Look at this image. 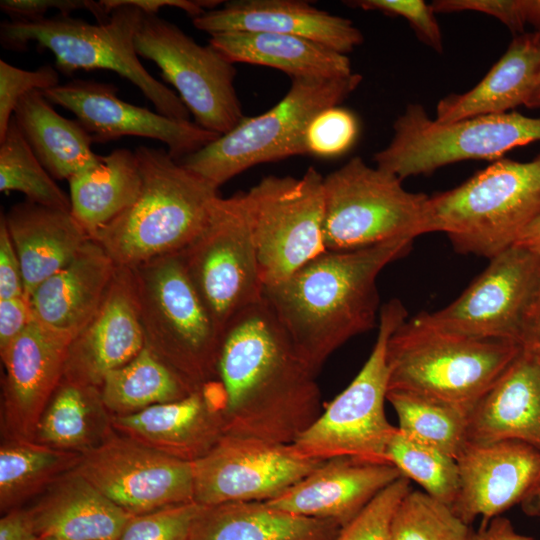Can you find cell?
I'll return each instance as SVG.
<instances>
[{
	"label": "cell",
	"mask_w": 540,
	"mask_h": 540,
	"mask_svg": "<svg viewBox=\"0 0 540 540\" xmlns=\"http://www.w3.org/2000/svg\"><path fill=\"white\" fill-rule=\"evenodd\" d=\"M322 463L301 455L293 444L224 434L205 456L192 462L194 501L200 505L267 502Z\"/></svg>",
	"instance_id": "e0dca14e"
},
{
	"label": "cell",
	"mask_w": 540,
	"mask_h": 540,
	"mask_svg": "<svg viewBox=\"0 0 540 540\" xmlns=\"http://www.w3.org/2000/svg\"><path fill=\"white\" fill-rule=\"evenodd\" d=\"M316 374L264 299L226 328L217 363L225 434L293 444L321 415Z\"/></svg>",
	"instance_id": "6da1fadb"
},
{
	"label": "cell",
	"mask_w": 540,
	"mask_h": 540,
	"mask_svg": "<svg viewBox=\"0 0 540 540\" xmlns=\"http://www.w3.org/2000/svg\"><path fill=\"white\" fill-rule=\"evenodd\" d=\"M431 7L434 13L482 12L499 19L519 34L524 33L528 23L527 0H436Z\"/></svg>",
	"instance_id": "bcb514c9"
},
{
	"label": "cell",
	"mask_w": 540,
	"mask_h": 540,
	"mask_svg": "<svg viewBox=\"0 0 540 540\" xmlns=\"http://www.w3.org/2000/svg\"><path fill=\"white\" fill-rule=\"evenodd\" d=\"M101 3L109 16L98 24L60 13L30 21H4L0 25L1 45L21 51L34 42L50 50L57 69L67 75L78 70H112L136 85L158 113L189 120L190 112L179 96L155 79L139 59L135 37L144 12L126 0Z\"/></svg>",
	"instance_id": "277c9868"
},
{
	"label": "cell",
	"mask_w": 540,
	"mask_h": 540,
	"mask_svg": "<svg viewBox=\"0 0 540 540\" xmlns=\"http://www.w3.org/2000/svg\"><path fill=\"white\" fill-rule=\"evenodd\" d=\"M142 184L135 202L92 239L117 267L134 268L179 253L204 228L217 188L174 160L167 150H134Z\"/></svg>",
	"instance_id": "3957f363"
},
{
	"label": "cell",
	"mask_w": 540,
	"mask_h": 540,
	"mask_svg": "<svg viewBox=\"0 0 540 540\" xmlns=\"http://www.w3.org/2000/svg\"><path fill=\"white\" fill-rule=\"evenodd\" d=\"M135 46L138 56L160 68L200 127L223 135L245 118L234 64L210 44L200 45L175 24L144 13Z\"/></svg>",
	"instance_id": "9a60e30c"
},
{
	"label": "cell",
	"mask_w": 540,
	"mask_h": 540,
	"mask_svg": "<svg viewBox=\"0 0 540 540\" xmlns=\"http://www.w3.org/2000/svg\"><path fill=\"white\" fill-rule=\"evenodd\" d=\"M179 253L222 336L240 313L263 300L264 285L244 192L219 196L204 228Z\"/></svg>",
	"instance_id": "7c38bea8"
},
{
	"label": "cell",
	"mask_w": 540,
	"mask_h": 540,
	"mask_svg": "<svg viewBox=\"0 0 540 540\" xmlns=\"http://www.w3.org/2000/svg\"><path fill=\"white\" fill-rule=\"evenodd\" d=\"M20 296H25L21 264L2 213L0 218V300Z\"/></svg>",
	"instance_id": "c3c4849f"
},
{
	"label": "cell",
	"mask_w": 540,
	"mask_h": 540,
	"mask_svg": "<svg viewBox=\"0 0 540 540\" xmlns=\"http://www.w3.org/2000/svg\"><path fill=\"white\" fill-rule=\"evenodd\" d=\"M127 3L139 8L147 15H157L163 7H176L185 11L192 19L202 15L207 10L215 9L220 1L207 0H126Z\"/></svg>",
	"instance_id": "816d5d0a"
},
{
	"label": "cell",
	"mask_w": 540,
	"mask_h": 540,
	"mask_svg": "<svg viewBox=\"0 0 540 540\" xmlns=\"http://www.w3.org/2000/svg\"><path fill=\"white\" fill-rule=\"evenodd\" d=\"M528 23L535 25L540 32V0H527Z\"/></svg>",
	"instance_id": "6f0895ef"
},
{
	"label": "cell",
	"mask_w": 540,
	"mask_h": 540,
	"mask_svg": "<svg viewBox=\"0 0 540 540\" xmlns=\"http://www.w3.org/2000/svg\"><path fill=\"white\" fill-rule=\"evenodd\" d=\"M466 540H533L532 537L518 533L511 521L506 517L497 516L486 524H481L478 530H470Z\"/></svg>",
	"instance_id": "f5cc1de1"
},
{
	"label": "cell",
	"mask_w": 540,
	"mask_h": 540,
	"mask_svg": "<svg viewBox=\"0 0 540 540\" xmlns=\"http://www.w3.org/2000/svg\"><path fill=\"white\" fill-rule=\"evenodd\" d=\"M194 390L147 345L127 364L110 371L100 386L112 416L186 398Z\"/></svg>",
	"instance_id": "e575fe53"
},
{
	"label": "cell",
	"mask_w": 540,
	"mask_h": 540,
	"mask_svg": "<svg viewBox=\"0 0 540 540\" xmlns=\"http://www.w3.org/2000/svg\"><path fill=\"white\" fill-rule=\"evenodd\" d=\"M32 319L30 302L25 296L0 300V353L25 330Z\"/></svg>",
	"instance_id": "681fc988"
},
{
	"label": "cell",
	"mask_w": 540,
	"mask_h": 540,
	"mask_svg": "<svg viewBox=\"0 0 540 540\" xmlns=\"http://www.w3.org/2000/svg\"><path fill=\"white\" fill-rule=\"evenodd\" d=\"M411 489L410 480L401 476L342 527L333 540H389L395 509Z\"/></svg>",
	"instance_id": "b9f144b4"
},
{
	"label": "cell",
	"mask_w": 540,
	"mask_h": 540,
	"mask_svg": "<svg viewBox=\"0 0 540 540\" xmlns=\"http://www.w3.org/2000/svg\"><path fill=\"white\" fill-rule=\"evenodd\" d=\"M428 198L359 157L323 177V237L328 251L367 248L426 234Z\"/></svg>",
	"instance_id": "9c48e42d"
},
{
	"label": "cell",
	"mask_w": 540,
	"mask_h": 540,
	"mask_svg": "<svg viewBox=\"0 0 540 540\" xmlns=\"http://www.w3.org/2000/svg\"><path fill=\"white\" fill-rule=\"evenodd\" d=\"M470 530L450 506L411 489L395 509L389 540H466Z\"/></svg>",
	"instance_id": "ab89813d"
},
{
	"label": "cell",
	"mask_w": 540,
	"mask_h": 540,
	"mask_svg": "<svg viewBox=\"0 0 540 540\" xmlns=\"http://www.w3.org/2000/svg\"><path fill=\"white\" fill-rule=\"evenodd\" d=\"M520 504L526 515L540 517V472Z\"/></svg>",
	"instance_id": "9f6ffc18"
},
{
	"label": "cell",
	"mask_w": 540,
	"mask_h": 540,
	"mask_svg": "<svg viewBox=\"0 0 540 540\" xmlns=\"http://www.w3.org/2000/svg\"><path fill=\"white\" fill-rule=\"evenodd\" d=\"M413 241L327 250L288 278L264 286L265 303L313 373L345 342L376 325L378 275L407 255Z\"/></svg>",
	"instance_id": "7a4b0ae2"
},
{
	"label": "cell",
	"mask_w": 540,
	"mask_h": 540,
	"mask_svg": "<svg viewBox=\"0 0 540 540\" xmlns=\"http://www.w3.org/2000/svg\"><path fill=\"white\" fill-rule=\"evenodd\" d=\"M387 401L398 418V429L407 437L435 448L454 459L468 444V412L420 394L388 390Z\"/></svg>",
	"instance_id": "8d00e7d4"
},
{
	"label": "cell",
	"mask_w": 540,
	"mask_h": 540,
	"mask_svg": "<svg viewBox=\"0 0 540 540\" xmlns=\"http://www.w3.org/2000/svg\"><path fill=\"white\" fill-rule=\"evenodd\" d=\"M201 505L190 502L133 515L118 540H189L192 522Z\"/></svg>",
	"instance_id": "7bdbcfd3"
},
{
	"label": "cell",
	"mask_w": 540,
	"mask_h": 540,
	"mask_svg": "<svg viewBox=\"0 0 540 540\" xmlns=\"http://www.w3.org/2000/svg\"><path fill=\"white\" fill-rule=\"evenodd\" d=\"M210 35L228 31L294 35L319 42L339 53L352 52L363 34L350 19L296 0H235L192 19Z\"/></svg>",
	"instance_id": "cb8c5ba5"
},
{
	"label": "cell",
	"mask_w": 540,
	"mask_h": 540,
	"mask_svg": "<svg viewBox=\"0 0 540 540\" xmlns=\"http://www.w3.org/2000/svg\"><path fill=\"white\" fill-rule=\"evenodd\" d=\"M31 514L19 507L5 512L0 519V540H38Z\"/></svg>",
	"instance_id": "f907efd6"
},
{
	"label": "cell",
	"mask_w": 540,
	"mask_h": 540,
	"mask_svg": "<svg viewBox=\"0 0 540 540\" xmlns=\"http://www.w3.org/2000/svg\"><path fill=\"white\" fill-rule=\"evenodd\" d=\"M0 191H18L29 202L71 212L70 197L37 158L13 117L0 139Z\"/></svg>",
	"instance_id": "74e56055"
},
{
	"label": "cell",
	"mask_w": 540,
	"mask_h": 540,
	"mask_svg": "<svg viewBox=\"0 0 540 540\" xmlns=\"http://www.w3.org/2000/svg\"><path fill=\"white\" fill-rule=\"evenodd\" d=\"M402 474L392 464L350 456L323 461L270 505L298 515L350 523L381 491Z\"/></svg>",
	"instance_id": "7402d4cb"
},
{
	"label": "cell",
	"mask_w": 540,
	"mask_h": 540,
	"mask_svg": "<svg viewBox=\"0 0 540 540\" xmlns=\"http://www.w3.org/2000/svg\"><path fill=\"white\" fill-rule=\"evenodd\" d=\"M522 348L540 356V293L521 344Z\"/></svg>",
	"instance_id": "db71d44e"
},
{
	"label": "cell",
	"mask_w": 540,
	"mask_h": 540,
	"mask_svg": "<svg viewBox=\"0 0 540 540\" xmlns=\"http://www.w3.org/2000/svg\"><path fill=\"white\" fill-rule=\"evenodd\" d=\"M446 307L414 316L434 329L522 344L540 293V256L512 245Z\"/></svg>",
	"instance_id": "5bb4252c"
},
{
	"label": "cell",
	"mask_w": 540,
	"mask_h": 540,
	"mask_svg": "<svg viewBox=\"0 0 540 540\" xmlns=\"http://www.w3.org/2000/svg\"><path fill=\"white\" fill-rule=\"evenodd\" d=\"M468 443L505 440L540 451V356L522 348L468 415Z\"/></svg>",
	"instance_id": "d4e9b609"
},
{
	"label": "cell",
	"mask_w": 540,
	"mask_h": 540,
	"mask_svg": "<svg viewBox=\"0 0 540 540\" xmlns=\"http://www.w3.org/2000/svg\"><path fill=\"white\" fill-rule=\"evenodd\" d=\"M525 106L528 108H540V73Z\"/></svg>",
	"instance_id": "680465c9"
},
{
	"label": "cell",
	"mask_w": 540,
	"mask_h": 540,
	"mask_svg": "<svg viewBox=\"0 0 540 540\" xmlns=\"http://www.w3.org/2000/svg\"><path fill=\"white\" fill-rule=\"evenodd\" d=\"M42 92L50 103L71 111L96 142L122 136L151 138L166 144L169 155L181 161L221 136L190 120L125 102L110 83L75 79Z\"/></svg>",
	"instance_id": "ac0fdd59"
},
{
	"label": "cell",
	"mask_w": 540,
	"mask_h": 540,
	"mask_svg": "<svg viewBox=\"0 0 540 540\" xmlns=\"http://www.w3.org/2000/svg\"><path fill=\"white\" fill-rule=\"evenodd\" d=\"M514 245L523 247L540 256V216L522 231Z\"/></svg>",
	"instance_id": "11a10c76"
},
{
	"label": "cell",
	"mask_w": 540,
	"mask_h": 540,
	"mask_svg": "<svg viewBox=\"0 0 540 540\" xmlns=\"http://www.w3.org/2000/svg\"><path fill=\"white\" fill-rule=\"evenodd\" d=\"M1 10L11 17V20L30 21L44 18L45 13L50 9H57L60 14L70 15L79 9L89 10L99 23L106 21L108 15L105 13L101 1L88 0H1Z\"/></svg>",
	"instance_id": "7dc6e473"
},
{
	"label": "cell",
	"mask_w": 540,
	"mask_h": 540,
	"mask_svg": "<svg viewBox=\"0 0 540 540\" xmlns=\"http://www.w3.org/2000/svg\"><path fill=\"white\" fill-rule=\"evenodd\" d=\"M130 269L145 345L194 390L216 381L223 336L180 253Z\"/></svg>",
	"instance_id": "52a82bcc"
},
{
	"label": "cell",
	"mask_w": 540,
	"mask_h": 540,
	"mask_svg": "<svg viewBox=\"0 0 540 540\" xmlns=\"http://www.w3.org/2000/svg\"><path fill=\"white\" fill-rule=\"evenodd\" d=\"M209 43L230 62L278 69L291 79H333L351 75V62L311 39L269 32L228 31L210 35Z\"/></svg>",
	"instance_id": "4dcf8cb0"
},
{
	"label": "cell",
	"mask_w": 540,
	"mask_h": 540,
	"mask_svg": "<svg viewBox=\"0 0 540 540\" xmlns=\"http://www.w3.org/2000/svg\"><path fill=\"white\" fill-rule=\"evenodd\" d=\"M38 540H56V539L49 538V537H40Z\"/></svg>",
	"instance_id": "91938a15"
},
{
	"label": "cell",
	"mask_w": 540,
	"mask_h": 540,
	"mask_svg": "<svg viewBox=\"0 0 540 540\" xmlns=\"http://www.w3.org/2000/svg\"><path fill=\"white\" fill-rule=\"evenodd\" d=\"M59 85V73L50 65L36 70L15 67L0 60V139L9 127L19 100L31 91H46Z\"/></svg>",
	"instance_id": "ee69618b"
},
{
	"label": "cell",
	"mask_w": 540,
	"mask_h": 540,
	"mask_svg": "<svg viewBox=\"0 0 540 540\" xmlns=\"http://www.w3.org/2000/svg\"><path fill=\"white\" fill-rule=\"evenodd\" d=\"M260 275L276 284L327 251L323 237V176H267L244 193Z\"/></svg>",
	"instance_id": "4fadbf2b"
},
{
	"label": "cell",
	"mask_w": 540,
	"mask_h": 540,
	"mask_svg": "<svg viewBox=\"0 0 540 540\" xmlns=\"http://www.w3.org/2000/svg\"><path fill=\"white\" fill-rule=\"evenodd\" d=\"M333 521L306 517L264 501L201 505L189 540H333Z\"/></svg>",
	"instance_id": "f546056e"
},
{
	"label": "cell",
	"mask_w": 540,
	"mask_h": 540,
	"mask_svg": "<svg viewBox=\"0 0 540 540\" xmlns=\"http://www.w3.org/2000/svg\"><path fill=\"white\" fill-rule=\"evenodd\" d=\"M540 73V32L518 34L504 55L471 90L451 94L436 107L440 123L506 113L525 105Z\"/></svg>",
	"instance_id": "f1b7e54d"
},
{
	"label": "cell",
	"mask_w": 540,
	"mask_h": 540,
	"mask_svg": "<svg viewBox=\"0 0 540 540\" xmlns=\"http://www.w3.org/2000/svg\"><path fill=\"white\" fill-rule=\"evenodd\" d=\"M39 537L118 540L133 516L74 469L51 484L28 508Z\"/></svg>",
	"instance_id": "4316f807"
},
{
	"label": "cell",
	"mask_w": 540,
	"mask_h": 540,
	"mask_svg": "<svg viewBox=\"0 0 540 540\" xmlns=\"http://www.w3.org/2000/svg\"><path fill=\"white\" fill-rule=\"evenodd\" d=\"M116 269L105 249L88 240L65 267L32 293L33 318L74 339L100 309Z\"/></svg>",
	"instance_id": "484cf974"
},
{
	"label": "cell",
	"mask_w": 540,
	"mask_h": 540,
	"mask_svg": "<svg viewBox=\"0 0 540 540\" xmlns=\"http://www.w3.org/2000/svg\"><path fill=\"white\" fill-rule=\"evenodd\" d=\"M521 349L515 342L463 337L406 319L388 340V390L420 394L469 413Z\"/></svg>",
	"instance_id": "8992f818"
},
{
	"label": "cell",
	"mask_w": 540,
	"mask_h": 540,
	"mask_svg": "<svg viewBox=\"0 0 540 540\" xmlns=\"http://www.w3.org/2000/svg\"><path fill=\"white\" fill-rule=\"evenodd\" d=\"M406 319L407 311L398 299L381 307L377 338L367 361L293 443L301 455L320 461L350 456L388 463L386 450L397 427L387 420L384 407L389 382L387 344Z\"/></svg>",
	"instance_id": "30bf717a"
},
{
	"label": "cell",
	"mask_w": 540,
	"mask_h": 540,
	"mask_svg": "<svg viewBox=\"0 0 540 540\" xmlns=\"http://www.w3.org/2000/svg\"><path fill=\"white\" fill-rule=\"evenodd\" d=\"M539 216L540 154L528 162L500 158L429 196L425 233L443 232L456 252L491 259Z\"/></svg>",
	"instance_id": "5b68a950"
},
{
	"label": "cell",
	"mask_w": 540,
	"mask_h": 540,
	"mask_svg": "<svg viewBox=\"0 0 540 540\" xmlns=\"http://www.w3.org/2000/svg\"><path fill=\"white\" fill-rule=\"evenodd\" d=\"M361 81L357 73L333 79H291L287 94L274 107L245 117L231 131L179 162L218 189L258 164L307 154L305 133L311 120L320 111L340 105Z\"/></svg>",
	"instance_id": "ba28073f"
},
{
	"label": "cell",
	"mask_w": 540,
	"mask_h": 540,
	"mask_svg": "<svg viewBox=\"0 0 540 540\" xmlns=\"http://www.w3.org/2000/svg\"><path fill=\"white\" fill-rule=\"evenodd\" d=\"M68 182L71 214L93 239L135 202L142 179L135 152L119 148Z\"/></svg>",
	"instance_id": "d6a6232c"
},
{
	"label": "cell",
	"mask_w": 540,
	"mask_h": 540,
	"mask_svg": "<svg viewBox=\"0 0 540 540\" xmlns=\"http://www.w3.org/2000/svg\"><path fill=\"white\" fill-rule=\"evenodd\" d=\"M358 122L348 109L332 106L320 111L305 133L306 153L319 158H335L346 153L358 135Z\"/></svg>",
	"instance_id": "60d3db41"
},
{
	"label": "cell",
	"mask_w": 540,
	"mask_h": 540,
	"mask_svg": "<svg viewBox=\"0 0 540 540\" xmlns=\"http://www.w3.org/2000/svg\"><path fill=\"white\" fill-rule=\"evenodd\" d=\"M349 5L405 18L416 35L438 53L443 51L442 33L431 5L422 0H358Z\"/></svg>",
	"instance_id": "f6af8a7d"
},
{
	"label": "cell",
	"mask_w": 540,
	"mask_h": 540,
	"mask_svg": "<svg viewBox=\"0 0 540 540\" xmlns=\"http://www.w3.org/2000/svg\"><path fill=\"white\" fill-rule=\"evenodd\" d=\"M4 218L21 264L28 299L91 239L70 211L29 201L12 206Z\"/></svg>",
	"instance_id": "83f0119b"
},
{
	"label": "cell",
	"mask_w": 540,
	"mask_h": 540,
	"mask_svg": "<svg viewBox=\"0 0 540 540\" xmlns=\"http://www.w3.org/2000/svg\"><path fill=\"white\" fill-rule=\"evenodd\" d=\"M79 453L59 450L32 439L3 438L0 448V509L19 508L79 461Z\"/></svg>",
	"instance_id": "d590c367"
},
{
	"label": "cell",
	"mask_w": 540,
	"mask_h": 540,
	"mask_svg": "<svg viewBox=\"0 0 540 540\" xmlns=\"http://www.w3.org/2000/svg\"><path fill=\"white\" fill-rule=\"evenodd\" d=\"M99 387L61 381L45 408L33 440L82 454L114 433Z\"/></svg>",
	"instance_id": "836d02e7"
},
{
	"label": "cell",
	"mask_w": 540,
	"mask_h": 540,
	"mask_svg": "<svg viewBox=\"0 0 540 540\" xmlns=\"http://www.w3.org/2000/svg\"><path fill=\"white\" fill-rule=\"evenodd\" d=\"M386 460L425 493L452 508L459 490L456 459L407 437L397 427L387 446Z\"/></svg>",
	"instance_id": "f35d334b"
},
{
	"label": "cell",
	"mask_w": 540,
	"mask_h": 540,
	"mask_svg": "<svg viewBox=\"0 0 540 540\" xmlns=\"http://www.w3.org/2000/svg\"><path fill=\"white\" fill-rule=\"evenodd\" d=\"M144 346L132 271L117 267L100 309L69 346L63 380L100 388Z\"/></svg>",
	"instance_id": "44dd1931"
},
{
	"label": "cell",
	"mask_w": 540,
	"mask_h": 540,
	"mask_svg": "<svg viewBox=\"0 0 540 540\" xmlns=\"http://www.w3.org/2000/svg\"><path fill=\"white\" fill-rule=\"evenodd\" d=\"M74 470L114 504L142 515L194 501L193 467L114 431Z\"/></svg>",
	"instance_id": "2e32d148"
},
{
	"label": "cell",
	"mask_w": 540,
	"mask_h": 540,
	"mask_svg": "<svg viewBox=\"0 0 540 540\" xmlns=\"http://www.w3.org/2000/svg\"><path fill=\"white\" fill-rule=\"evenodd\" d=\"M114 431L173 458L194 462L225 434L215 382L184 399L112 416Z\"/></svg>",
	"instance_id": "603a6c76"
},
{
	"label": "cell",
	"mask_w": 540,
	"mask_h": 540,
	"mask_svg": "<svg viewBox=\"0 0 540 540\" xmlns=\"http://www.w3.org/2000/svg\"><path fill=\"white\" fill-rule=\"evenodd\" d=\"M51 104L42 91H31L19 100L13 119L49 174L69 180L102 156L93 152L94 140L80 122L64 118Z\"/></svg>",
	"instance_id": "1f68e13d"
},
{
	"label": "cell",
	"mask_w": 540,
	"mask_h": 540,
	"mask_svg": "<svg viewBox=\"0 0 540 540\" xmlns=\"http://www.w3.org/2000/svg\"><path fill=\"white\" fill-rule=\"evenodd\" d=\"M459 490L452 505L467 525L520 504L540 472V451L515 440L468 443L456 459Z\"/></svg>",
	"instance_id": "ffe728a7"
},
{
	"label": "cell",
	"mask_w": 540,
	"mask_h": 540,
	"mask_svg": "<svg viewBox=\"0 0 540 540\" xmlns=\"http://www.w3.org/2000/svg\"><path fill=\"white\" fill-rule=\"evenodd\" d=\"M393 131L374 161L403 180L463 160H497L514 148L540 141V118L506 112L440 123L421 105L409 104Z\"/></svg>",
	"instance_id": "8fae6325"
},
{
	"label": "cell",
	"mask_w": 540,
	"mask_h": 540,
	"mask_svg": "<svg viewBox=\"0 0 540 540\" xmlns=\"http://www.w3.org/2000/svg\"><path fill=\"white\" fill-rule=\"evenodd\" d=\"M73 338L34 318L0 353L4 366L1 426L4 438H34L60 385Z\"/></svg>",
	"instance_id": "d6986e66"
}]
</instances>
